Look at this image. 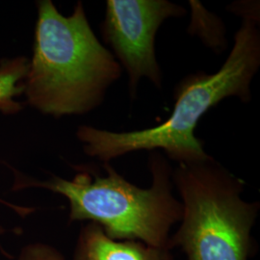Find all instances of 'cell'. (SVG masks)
<instances>
[{
    "mask_svg": "<svg viewBox=\"0 0 260 260\" xmlns=\"http://www.w3.org/2000/svg\"><path fill=\"white\" fill-rule=\"evenodd\" d=\"M249 12L242 14V25L222 68L215 74H192L178 83L175 107L166 121L154 127L129 132L80 126L77 137L84 144V151L103 163L129 152L156 149L164 150L168 157L179 164L211 160L204 143L196 137L198 122L224 99L236 96L249 103L251 81L259 69V17L256 12Z\"/></svg>",
    "mask_w": 260,
    "mask_h": 260,
    "instance_id": "cell-1",
    "label": "cell"
},
{
    "mask_svg": "<svg viewBox=\"0 0 260 260\" xmlns=\"http://www.w3.org/2000/svg\"><path fill=\"white\" fill-rule=\"evenodd\" d=\"M121 73L94 35L81 2L70 17L50 0L39 2L34 53L24 82L32 106L55 117L88 113L103 103Z\"/></svg>",
    "mask_w": 260,
    "mask_h": 260,
    "instance_id": "cell-2",
    "label": "cell"
},
{
    "mask_svg": "<svg viewBox=\"0 0 260 260\" xmlns=\"http://www.w3.org/2000/svg\"><path fill=\"white\" fill-rule=\"evenodd\" d=\"M103 168L105 176L83 171L71 180L53 176L28 183L64 196L70 204V222L96 223L114 240L170 248L171 230L181 219L182 204L173 194V173L166 158L158 151L150 153L149 188L132 184L110 163H103Z\"/></svg>",
    "mask_w": 260,
    "mask_h": 260,
    "instance_id": "cell-3",
    "label": "cell"
},
{
    "mask_svg": "<svg viewBox=\"0 0 260 260\" xmlns=\"http://www.w3.org/2000/svg\"><path fill=\"white\" fill-rule=\"evenodd\" d=\"M182 216L169 240L187 260H251L259 203L242 199L244 181L211 160L179 164L172 174Z\"/></svg>",
    "mask_w": 260,
    "mask_h": 260,
    "instance_id": "cell-4",
    "label": "cell"
},
{
    "mask_svg": "<svg viewBox=\"0 0 260 260\" xmlns=\"http://www.w3.org/2000/svg\"><path fill=\"white\" fill-rule=\"evenodd\" d=\"M186 10L167 0H108L102 25L104 41L129 77L131 96H135L142 78L157 88L162 73L155 55V37L169 18H179Z\"/></svg>",
    "mask_w": 260,
    "mask_h": 260,
    "instance_id": "cell-5",
    "label": "cell"
},
{
    "mask_svg": "<svg viewBox=\"0 0 260 260\" xmlns=\"http://www.w3.org/2000/svg\"><path fill=\"white\" fill-rule=\"evenodd\" d=\"M173 250L134 240H114L96 223L81 229L75 245L74 260H175Z\"/></svg>",
    "mask_w": 260,
    "mask_h": 260,
    "instance_id": "cell-6",
    "label": "cell"
},
{
    "mask_svg": "<svg viewBox=\"0 0 260 260\" xmlns=\"http://www.w3.org/2000/svg\"><path fill=\"white\" fill-rule=\"evenodd\" d=\"M29 61L24 57L13 60H3L0 65V111L3 113H16L21 109L19 103L14 102L13 98L25 92V83Z\"/></svg>",
    "mask_w": 260,
    "mask_h": 260,
    "instance_id": "cell-7",
    "label": "cell"
},
{
    "mask_svg": "<svg viewBox=\"0 0 260 260\" xmlns=\"http://www.w3.org/2000/svg\"><path fill=\"white\" fill-rule=\"evenodd\" d=\"M17 260H66V258L55 247L43 242H34L23 247Z\"/></svg>",
    "mask_w": 260,
    "mask_h": 260,
    "instance_id": "cell-8",
    "label": "cell"
}]
</instances>
